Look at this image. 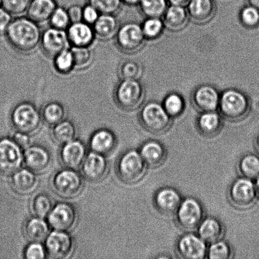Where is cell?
Wrapping results in <instances>:
<instances>
[{
  "mask_svg": "<svg viewBox=\"0 0 259 259\" xmlns=\"http://www.w3.org/2000/svg\"><path fill=\"white\" fill-rule=\"evenodd\" d=\"M48 222L53 230L69 232L77 225L78 214L72 204L67 202H59L53 206Z\"/></svg>",
  "mask_w": 259,
  "mask_h": 259,
  "instance_id": "11",
  "label": "cell"
},
{
  "mask_svg": "<svg viewBox=\"0 0 259 259\" xmlns=\"http://www.w3.org/2000/svg\"><path fill=\"white\" fill-rule=\"evenodd\" d=\"M40 45L46 54L54 58L62 51L70 48L67 30L56 29L52 26L48 28L42 32Z\"/></svg>",
  "mask_w": 259,
  "mask_h": 259,
  "instance_id": "15",
  "label": "cell"
},
{
  "mask_svg": "<svg viewBox=\"0 0 259 259\" xmlns=\"http://www.w3.org/2000/svg\"><path fill=\"white\" fill-rule=\"evenodd\" d=\"M255 146L256 147V149H257V151L259 153V133L257 135V137H256L255 140Z\"/></svg>",
  "mask_w": 259,
  "mask_h": 259,
  "instance_id": "54",
  "label": "cell"
},
{
  "mask_svg": "<svg viewBox=\"0 0 259 259\" xmlns=\"http://www.w3.org/2000/svg\"><path fill=\"white\" fill-rule=\"evenodd\" d=\"M207 243L199 235L187 233L182 236L177 243V251L180 257L203 259L207 257Z\"/></svg>",
  "mask_w": 259,
  "mask_h": 259,
  "instance_id": "14",
  "label": "cell"
},
{
  "mask_svg": "<svg viewBox=\"0 0 259 259\" xmlns=\"http://www.w3.org/2000/svg\"><path fill=\"white\" fill-rule=\"evenodd\" d=\"M139 152L147 166L154 168L163 164L167 157L166 148L161 142L156 141L145 142Z\"/></svg>",
  "mask_w": 259,
  "mask_h": 259,
  "instance_id": "23",
  "label": "cell"
},
{
  "mask_svg": "<svg viewBox=\"0 0 259 259\" xmlns=\"http://www.w3.org/2000/svg\"><path fill=\"white\" fill-rule=\"evenodd\" d=\"M2 0H0V7L2 6Z\"/></svg>",
  "mask_w": 259,
  "mask_h": 259,
  "instance_id": "56",
  "label": "cell"
},
{
  "mask_svg": "<svg viewBox=\"0 0 259 259\" xmlns=\"http://www.w3.org/2000/svg\"><path fill=\"white\" fill-rule=\"evenodd\" d=\"M175 214L178 225L183 230L191 231L196 229L204 220V209L199 200L187 197L182 200Z\"/></svg>",
  "mask_w": 259,
  "mask_h": 259,
  "instance_id": "9",
  "label": "cell"
},
{
  "mask_svg": "<svg viewBox=\"0 0 259 259\" xmlns=\"http://www.w3.org/2000/svg\"><path fill=\"white\" fill-rule=\"evenodd\" d=\"M42 120L48 125L54 126L65 120L66 110L62 104L52 101L43 107L41 112Z\"/></svg>",
  "mask_w": 259,
  "mask_h": 259,
  "instance_id": "33",
  "label": "cell"
},
{
  "mask_svg": "<svg viewBox=\"0 0 259 259\" xmlns=\"http://www.w3.org/2000/svg\"><path fill=\"white\" fill-rule=\"evenodd\" d=\"M13 189L20 195H29L36 190L39 180L35 172L28 168L20 169L12 175Z\"/></svg>",
  "mask_w": 259,
  "mask_h": 259,
  "instance_id": "22",
  "label": "cell"
},
{
  "mask_svg": "<svg viewBox=\"0 0 259 259\" xmlns=\"http://www.w3.org/2000/svg\"><path fill=\"white\" fill-rule=\"evenodd\" d=\"M57 7L55 0H32L27 10V17L37 24L45 23L49 21Z\"/></svg>",
  "mask_w": 259,
  "mask_h": 259,
  "instance_id": "25",
  "label": "cell"
},
{
  "mask_svg": "<svg viewBox=\"0 0 259 259\" xmlns=\"http://www.w3.org/2000/svg\"><path fill=\"white\" fill-rule=\"evenodd\" d=\"M116 44L123 52L133 53L138 52L144 44V36L141 25L128 22L118 28L116 34Z\"/></svg>",
  "mask_w": 259,
  "mask_h": 259,
  "instance_id": "12",
  "label": "cell"
},
{
  "mask_svg": "<svg viewBox=\"0 0 259 259\" xmlns=\"http://www.w3.org/2000/svg\"><path fill=\"white\" fill-rule=\"evenodd\" d=\"M144 89L138 79H122L115 89V99L124 110H136L144 100Z\"/></svg>",
  "mask_w": 259,
  "mask_h": 259,
  "instance_id": "4",
  "label": "cell"
},
{
  "mask_svg": "<svg viewBox=\"0 0 259 259\" xmlns=\"http://www.w3.org/2000/svg\"><path fill=\"white\" fill-rule=\"evenodd\" d=\"M171 118L163 106L156 102L146 104L140 114L142 126L154 134H161L168 131L171 125Z\"/></svg>",
  "mask_w": 259,
  "mask_h": 259,
  "instance_id": "5",
  "label": "cell"
},
{
  "mask_svg": "<svg viewBox=\"0 0 259 259\" xmlns=\"http://www.w3.org/2000/svg\"><path fill=\"white\" fill-rule=\"evenodd\" d=\"M219 108L224 118L230 121L242 120L249 111L247 96L241 91L230 90L220 97Z\"/></svg>",
  "mask_w": 259,
  "mask_h": 259,
  "instance_id": "6",
  "label": "cell"
},
{
  "mask_svg": "<svg viewBox=\"0 0 259 259\" xmlns=\"http://www.w3.org/2000/svg\"><path fill=\"white\" fill-rule=\"evenodd\" d=\"M116 142V137L112 132L107 129H100L91 137L90 147L93 152L106 155L115 149Z\"/></svg>",
  "mask_w": 259,
  "mask_h": 259,
  "instance_id": "26",
  "label": "cell"
},
{
  "mask_svg": "<svg viewBox=\"0 0 259 259\" xmlns=\"http://www.w3.org/2000/svg\"><path fill=\"white\" fill-rule=\"evenodd\" d=\"M50 225L44 218L35 217L29 218L25 223V237L31 242H42L50 234Z\"/></svg>",
  "mask_w": 259,
  "mask_h": 259,
  "instance_id": "28",
  "label": "cell"
},
{
  "mask_svg": "<svg viewBox=\"0 0 259 259\" xmlns=\"http://www.w3.org/2000/svg\"><path fill=\"white\" fill-rule=\"evenodd\" d=\"M182 201L180 193L171 187L162 188L154 197L155 207L159 212L165 215L175 214Z\"/></svg>",
  "mask_w": 259,
  "mask_h": 259,
  "instance_id": "19",
  "label": "cell"
},
{
  "mask_svg": "<svg viewBox=\"0 0 259 259\" xmlns=\"http://www.w3.org/2000/svg\"><path fill=\"white\" fill-rule=\"evenodd\" d=\"M171 5H178V6H187L190 0H167Z\"/></svg>",
  "mask_w": 259,
  "mask_h": 259,
  "instance_id": "52",
  "label": "cell"
},
{
  "mask_svg": "<svg viewBox=\"0 0 259 259\" xmlns=\"http://www.w3.org/2000/svg\"><path fill=\"white\" fill-rule=\"evenodd\" d=\"M248 5L255 8L259 12V0H248Z\"/></svg>",
  "mask_w": 259,
  "mask_h": 259,
  "instance_id": "53",
  "label": "cell"
},
{
  "mask_svg": "<svg viewBox=\"0 0 259 259\" xmlns=\"http://www.w3.org/2000/svg\"><path fill=\"white\" fill-rule=\"evenodd\" d=\"M53 207L52 199L47 194H40L33 200L32 209L35 217H48Z\"/></svg>",
  "mask_w": 259,
  "mask_h": 259,
  "instance_id": "40",
  "label": "cell"
},
{
  "mask_svg": "<svg viewBox=\"0 0 259 259\" xmlns=\"http://www.w3.org/2000/svg\"><path fill=\"white\" fill-rule=\"evenodd\" d=\"M24 164L27 168L35 174H43L50 168L52 157L45 147L38 145L30 146L25 149L24 153Z\"/></svg>",
  "mask_w": 259,
  "mask_h": 259,
  "instance_id": "16",
  "label": "cell"
},
{
  "mask_svg": "<svg viewBox=\"0 0 259 259\" xmlns=\"http://www.w3.org/2000/svg\"><path fill=\"white\" fill-rule=\"evenodd\" d=\"M68 16L71 23L82 21V7L78 5H73L67 9Z\"/></svg>",
  "mask_w": 259,
  "mask_h": 259,
  "instance_id": "50",
  "label": "cell"
},
{
  "mask_svg": "<svg viewBox=\"0 0 259 259\" xmlns=\"http://www.w3.org/2000/svg\"><path fill=\"white\" fill-rule=\"evenodd\" d=\"M77 131L75 124L68 120H63L53 126V137L59 144H65L73 141L77 137Z\"/></svg>",
  "mask_w": 259,
  "mask_h": 259,
  "instance_id": "32",
  "label": "cell"
},
{
  "mask_svg": "<svg viewBox=\"0 0 259 259\" xmlns=\"http://www.w3.org/2000/svg\"><path fill=\"white\" fill-rule=\"evenodd\" d=\"M96 37L103 40H109L116 34L118 21L115 15L101 14L93 25Z\"/></svg>",
  "mask_w": 259,
  "mask_h": 259,
  "instance_id": "30",
  "label": "cell"
},
{
  "mask_svg": "<svg viewBox=\"0 0 259 259\" xmlns=\"http://www.w3.org/2000/svg\"><path fill=\"white\" fill-rule=\"evenodd\" d=\"M163 107L171 118L178 117L182 115L184 111L185 101L184 98L179 94H170L165 98Z\"/></svg>",
  "mask_w": 259,
  "mask_h": 259,
  "instance_id": "39",
  "label": "cell"
},
{
  "mask_svg": "<svg viewBox=\"0 0 259 259\" xmlns=\"http://www.w3.org/2000/svg\"><path fill=\"white\" fill-rule=\"evenodd\" d=\"M75 68L84 69L92 64L94 56L92 50L90 47H71Z\"/></svg>",
  "mask_w": 259,
  "mask_h": 259,
  "instance_id": "37",
  "label": "cell"
},
{
  "mask_svg": "<svg viewBox=\"0 0 259 259\" xmlns=\"http://www.w3.org/2000/svg\"><path fill=\"white\" fill-rule=\"evenodd\" d=\"M51 26L56 29L67 30L72 24L68 16L67 10L63 7H57L53 12L49 20Z\"/></svg>",
  "mask_w": 259,
  "mask_h": 259,
  "instance_id": "43",
  "label": "cell"
},
{
  "mask_svg": "<svg viewBox=\"0 0 259 259\" xmlns=\"http://www.w3.org/2000/svg\"><path fill=\"white\" fill-rule=\"evenodd\" d=\"M219 93L212 86L205 85L196 89L192 95V102L202 112L215 111L219 108Z\"/></svg>",
  "mask_w": 259,
  "mask_h": 259,
  "instance_id": "21",
  "label": "cell"
},
{
  "mask_svg": "<svg viewBox=\"0 0 259 259\" xmlns=\"http://www.w3.org/2000/svg\"><path fill=\"white\" fill-rule=\"evenodd\" d=\"M233 255L232 246L225 241L218 240L208 247L207 257L210 259H230Z\"/></svg>",
  "mask_w": 259,
  "mask_h": 259,
  "instance_id": "38",
  "label": "cell"
},
{
  "mask_svg": "<svg viewBox=\"0 0 259 259\" xmlns=\"http://www.w3.org/2000/svg\"><path fill=\"white\" fill-rule=\"evenodd\" d=\"M47 255L45 246H43L41 242H31L24 252V257L27 259H43Z\"/></svg>",
  "mask_w": 259,
  "mask_h": 259,
  "instance_id": "47",
  "label": "cell"
},
{
  "mask_svg": "<svg viewBox=\"0 0 259 259\" xmlns=\"http://www.w3.org/2000/svg\"><path fill=\"white\" fill-rule=\"evenodd\" d=\"M256 190H257V197L259 198V176L256 179L255 182Z\"/></svg>",
  "mask_w": 259,
  "mask_h": 259,
  "instance_id": "55",
  "label": "cell"
},
{
  "mask_svg": "<svg viewBox=\"0 0 259 259\" xmlns=\"http://www.w3.org/2000/svg\"><path fill=\"white\" fill-rule=\"evenodd\" d=\"M32 0H2V6L13 15H21L27 12Z\"/></svg>",
  "mask_w": 259,
  "mask_h": 259,
  "instance_id": "46",
  "label": "cell"
},
{
  "mask_svg": "<svg viewBox=\"0 0 259 259\" xmlns=\"http://www.w3.org/2000/svg\"><path fill=\"white\" fill-rule=\"evenodd\" d=\"M238 169L243 177L257 179L259 176V156L254 154L244 155L238 163Z\"/></svg>",
  "mask_w": 259,
  "mask_h": 259,
  "instance_id": "34",
  "label": "cell"
},
{
  "mask_svg": "<svg viewBox=\"0 0 259 259\" xmlns=\"http://www.w3.org/2000/svg\"><path fill=\"white\" fill-rule=\"evenodd\" d=\"M197 129L206 137H212L220 133L222 128V118L215 111L202 112L197 121Z\"/></svg>",
  "mask_w": 259,
  "mask_h": 259,
  "instance_id": "29",
  "label": "cell"
},
{
  "mask_svg": "<svg viewBox=\"0 0 259 259\" xmlns=\"http://www.w3.org/2000/svg\"><path fill=\"white\" fill-rule=\"evenodd\" d=\"M24 163L22 148L13 139L0 140V172L10 175L22 168Z\"/></svg>",
  "mask_w": 259,
  "mask_h": 259,
  "instance_id": "8",
  "label": "cell"
},
{
  "mask_svg": "<svg viewBox=\"0 0 259 259\" xmlns=\"http://www.w3.org/2000/svg\"><path fill=\"white\" fill-rule=\"evenodd\" d=\"M164 25V22L160 18L149 17L145 20L141 27L146 39H155L163 32Z\"/></svg>",
  "mask_w": 259,
  "mask_h": 259,
  "instance_id": "41",
  "label": "cell"
},
{
  "mask_svg": "<svg viewBox=\"0 0 259 259\" xmlns=\"http://www.w3.org/2000/svg\"><path fill=\"white\" fill-rule=\"evenodd\" d=\"M228 197L235 207L247 209L254 204L257 197L255 184L247 178H238L231 185Z\"/></svg>",
  "mask_w": 259,
  "mask_h": 259,
  "instance_id": "10",
  "label": "cell"
},
{
  "mask_svg": "<svg viewBox=\"0 0 259 259\" xmlns=\"http://www.w3.org/2000/svg\"><path fill=\"white\" fill-rule=\"evenodd\" d=\"M138 5L147 18L163 16L168 7L167 0H139Z\"/></svg>",
  "mask_w": 259,
  "mask_h": 259,
  "instance_id": "35",
  "label": "cell"
},
{
  "mask_svg": "<svg viewBox=\"0 0 259 259\" xmlns=\"http://www.w3.org/2000/svg\"><path fill=\"white\" fill-rule=\"evenodd\" d=\"M89 4L93 5L101 14L115 15L120 11L121 0H89Z\"/></svg>",
  "mask_w": 259,
  "mask_h": 259,
  "instance_id": "42",
  "label": "cell"
},
{
  "mask_svg": "<svg viewBox=\"0 0 259 259\" xmlns=\"http://www.w3.org/2000/svg\"><path fill=\"white\" fill-rule=\"evenodd\" d=\"M55 69L60 74L67 75L75 68L74 60L70 48L62 51L53 58Z\"/></svg>",
  "mask_w": 259,
  "mask_h": 259,
  "instance_id": "36",
  "label": "cell"
},
{
  "mask_svg": "<svg viewBox=\"0 0 259 259\" xmlns=\"http://www.w3.org/2000/svg\"><path fill=\"white\" fill-rule=\"evenodd\" d=\"M13 139L22 149L27 148L30 146V142H31L30 135L19 131L14 135Z\"/></svg>",
  "mask_w": 259,
  "mask_h": 259,
  "instance_id": "51",
  "label": "cell"
},
{
  "mask_svg": "<svg viewBox=\"0 0 259 259\" xmlns=\"http://www.w3.org/2000/svg\"><path fill=\"white\" fill-rule=\"evenodd\" d=\"M189 16L197 23L209 22L214 16L215 5L214 0H190L187 5Z\"/></svg>",
  "mask_w": 259,
  "mask_h": 259,
  "instance_id": "24",
  "label": "cell"
},
{
  "mask_svg": "<svg viewBox=\"0 0 259 259\" xmlns=\"http://www.w3.org/2000/svg\"><path fill=\"white\" fill-rule=\"evenodd\" d=\"M47 254L54 258H67L72 255L75 242L68 232L54 230L45 240Z\"/></svg>",
  "mask_w": 259,
  "mask_h": 259,
  "instance_id": "13",
  "label": "cell"
},
{
  "mask_svg": "<svg viewBox=\"0 0 259 259\" xmlns=\"http://www.w3.org/2000/svg\"><path fill=\"white\" fill-rule=\"evenodd\" d=\"M240 17L242 24L249 29H253L259 25V12L250 5L243 8Z\"/></svg>",
  "mask_w": 259,
  "mask_h": 259,
  "instance_id": "45",
  "label": "cell"
},
{
  "mask_svg": "<svg viewBox=\"0 0 259 259\" xmlns=\"http://www.w3.org/2000/svg\"><path fill=\"white\" fill-rule=\"evenodd\" d=\"M197 228L198 235L207 243L222 240L225 234L222 222L213 217L204 218Z\"/></svg>",
  "mask_w": 259,
  "mask_h": 259,
  "instance_id": "27",
  "label": "cell"
},
{
  "mask_svg": "<svg viewBox=\"0 0 259 259\" xmlns=\"http://www.w3.org/2000/svg\"><path fill=\"white\" fill-rule=\"evenodd\" d=\"M52 187L56 194L59 196L65 199H73L82 192L83 179L75 169H62L53 177Z\"/></svg>",
  "mask_w": 259,
  "mask_h": 259,
  "instance_id": "7",
  "label": "cell"
},
{
  "mask_svg": "<svg viewBox=\"0 0 259 259\" xmlns=\"http://www.w3.org/2000/svg\"><path fill=\"white\" fill-rule=\"evenodd\" d=\"M87 155L85 145L75 139L63 145L60 151V160L67 168L77 169L82 167Z\"/></svg>",
  "mask_w": 259,
  "mask_h": 259,
  "instance_id": "18",
  "label": "cell"
},
{
  "mask_svg": "<svg viewBox=\"0 0 259 259\" xmlns=\"http://www.w3.org/2000/svg\"><path fill=\"white\" fill-rule=\"evenodd\" d=\"M164 24L169 29L179 30L186 26L189 14L184 7L171 5L163 15Z\"/></svg>",
  "mask_w": 259,
  "mask_h": 259,
  "instance_id": "31",
  "label": "cell"
},
{
  "mask_svg": "<svg viewBox=\"0 0 259 259\" xmlns=\"http://www.w3.org/2000/svg\"><path fill=\"white\" fill-rule=\"evenodd\" d=\"M119 73L122 79H138L142 69L138 63L133 60H126L121 63Z\"/></svg>",
  "mask_w": 259,
  "mask_h": 259,
  "instance_id": "44",
  "label": "cell"
},
{
  "mask_svg": "<svg viewBox=\"0 0 259 259\" xmlns=\"http://www.w3.org/2000/svg\"><path fill=\"white\" fill-rule=\"evenodd\" d=\"M109 165L105 155L92 152L87 155L82 165L83 176L91 182L103 180L108 174Z\"/></svg>",
  "mask_w": 259,
  "mask_h": 259,
  "instance_id": "17",
  "label": "cell"
},
{
  "mask_svg": "<svg viewBox=\"0 0 259 259\" xmlns=\"http://www.w3.org/2000/svg\"><path fill=\"white\" fill-rule=\"evenodd\" d=\"M67 33L71 47H90L96 38L93 25L83 21L72 23Z\"/></svg>",
  "mask_w": 259,
  "mask_h": 259,
  "instance_id": "20",
  "label": "cell"
},
{
  "mask_svg": "<svg viewBox=\"0 0 259 259\" xmlns=\"http://www.w3.org/2000/svg\"><path fill=\"white\" fill-rule=\"evenodd\" d=\"M12 14L4 8L0 7V34H5L12 21Z\"/></svg>",
  "mask_w": 259,
  "mask_h": 259,
  "instance_id": "49",
  "label": "cell"
},
{
  "mask_svg": "<svg viewBox=\"0 0 259 259\" xmlns=\"http://www.w3.org/2000/svg\"><path fill=\"white\" fill-rule=\"evenodd\" d=\"M100 15V12L90 4L82 7V21L88 24H95Z\"/></svg>",
  "mask_w": 259,
  "mask_h": 259,
  "instance_id": "48",
  "label": "cell"
},
{
  "mask_svg": "<svg viewBox=\"0 0 259 259\" xmlns=\"http://www.w3.org/2000/svg\"><path fill=\"white\" fill-rule=\"evenodd\" d=\"M147 166L139 151L129 150L118 159L116 171L121 181L126 184L134 185L144 179Z\"/></svg>",
  "mask_w": 259,
  "mask_h": 259,
  "instance_id": "2",
  "label": "cell"
},
{
  "mask_svg": "<svg viewBox=\"0 0 259 259\" xmlns=\"http://www.w3.org/2000/svg\"><path fill=\"white\" fill-rule=\"evenodd\" d=\"M5 34L13 48L27 54L34 52L40 45L42 32L37 23L29 17H20L12 20Z\"/></svg>",
  "mask_w": 259,
  "mask_h": 259,
  "instance_id": "1",
  "label": "cell"
},
{
  "mask_svg": "<svg viewBox=\"0 0 259 259\" xmlns=\"http://www.w3.org/2000/svg\"><path fill=\"white\" fill-rule=\"evenodd\" d=\"M42 120L41 113L36 106L28 101L18 104L11 114V121L14 128L29 135L39 131Z\"/></svg>",
  "mask_w": 259,
  "mask_h": 259,
  "instance_id": "3",
  "label": "cell"
}]
</instances>
